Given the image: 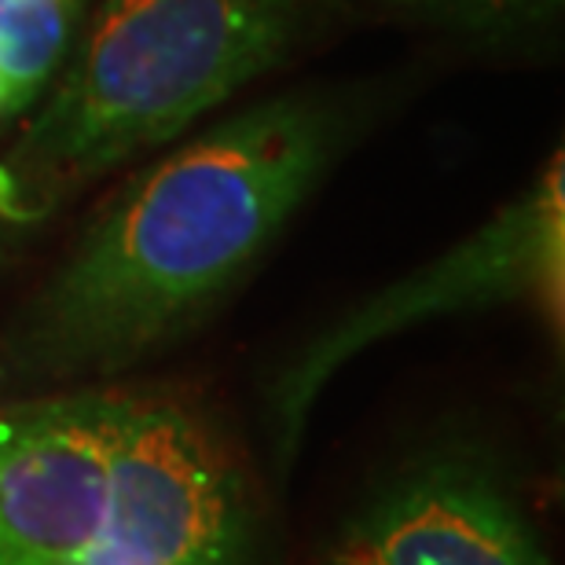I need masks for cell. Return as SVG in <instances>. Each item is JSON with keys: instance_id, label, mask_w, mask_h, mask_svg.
I'll use <instances>...</instances> for the list:
<instances>
[{"instance_id": "3", "label": "cell", "mask_w": 565, "mask_h": 565, "mask_svg": "<svg viewBox=\"0 0 565 565\" xmlns=\"http://www.w3.org/2000/svg\"><path fill=\"white\" fill-rule=\"evenodd\" d=\"M305 0H107L0 158V221L38 224L132 154L180 137L282 60Z\"/></svg>"}, {"instance_id": "6", "label": "cell", "mask_w": 565, "mask_h": 565, "mask_svg": "<svg viewBox=\"0 0 565 565\" xmlns=\"http://www.w3.org/2000/svg\"><path fill=\"white\" fill-rule=\"evenodd\" d=\"M85 0H0V129L49 93L77 49Z\"/></svg>"}, {"instance_id": "4", "label": "cell", "mask_w": 565, "mask_h": 565, "mask_svg": "<svg viewBox=\"0 0 565 565\" xmlns=\"http://www.w3.org/2000/svg\"><path fill=\"white\" fill-rule=\"evenodd\" d=\"M495 305H533L562 327L565 309V199L562 154L529 184L522 195L484 221L478 232L440 254L434 265L415 268L367 301L353 305L327 323L320 334L282 360L265 386V434L273 470L287 473L298 459L305 429L327 382L364 353V349L404 334L415 323L451 312L495 309Z\"/></svg>"}, {"instance_id": "7", "label": "cell", "mask_w": 565, "mask_h": 565, "mask_svg": "<svg viewBox=\"0 0 565 565\" xmlns=\"http://www.w3.org/2000/svg\"><path fill=\"white\" fill-rule=\"evenodd\" d=\"M404 4L437 11L462 22H525L551 15L562 0H404Z\"/></svg>"}, {"instance_id": "2", "label": "cell", "mask_w": 565, "mask_h": 565, "mask_svg": "<svg viewBox=\"0 0 565 565\" xmlns=\"http://www.w3.org/2000/svg\"><path fill=\"white\" fill-rule=\"evenodd\" d=\"M0 565H287L250 448L166 382L0 397Z\"/></svg>"}, {"instance_id": "5", "label": "cell", "mask_w": 565, "mask_h": 565, "mask_svg": "<svg viewBox=\"0 0 565 565\" xmlns=\"http://www.w3.org/2000/svg\"><path fill=\"white\" fill-rule=\"evenodd\" d=\"M323 565H547L484 448L437 445L390 470L334 529Z\"/></svg>"}, {"instance_id": "1", "label": "cell", "mask_w": 565, "mask_h": 565, "mask_svg": "<svg viewBox=\"0 0 565 565\" xmlns=\"http://www.w3.org/2000/svg\"><path fill=\"white\" fill-rule=\"evenodd\" d=\"M356 129L342 99L276 96L132 177L0 327V397L132 379L228 301Z\"/></svg>"}]
</instances>
